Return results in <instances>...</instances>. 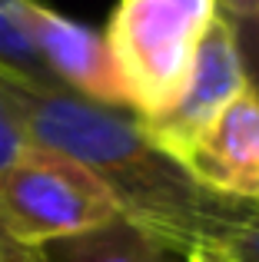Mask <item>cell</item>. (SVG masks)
<instances>
[{
    "label": "cell",
    "mask_w": 259,
    "mask_h": 262,
    "mask_svg": "<svg viewBox=\"0 0 259 262\" xmlns=\"http://www.w3.org/2000/svg\"><path fill=\"white\" fill-rule=\"evenodd\" d=\"M30 149H37V146L30 143V136H27L24 120H20L10 93H7L4 83H0V169L13 166L17 160H24Z\"/></svg>",
    "instance_id": "obj_8"
},
{
    "label": "cell",
    "mask_w": 259,
    "mask_h": 262,
    "mask_svg": "<svg viewBox=\"0 0 259 262\" xmlns=\"http://www.w3.org/2000/svg\"><path fill=\"white\" fill-rule=\"evenodd\" d=\"M183 262H243L236 256V249L220 236H209V239H200L193 243L186 252H183Z\"/></svg>",
    "instance_id": "obj_11"
},
{
    "label": "cell",
    "mask_w": 259,
    "mask_h": 262,
    "mask_svg": "<svg viewBox=\"0 0 259 262\" xmlns=\"http://www.w3.org/2000/svg\"><path fill=\"white\" fill-rule=\"evenodd\" d=\"M186 173L209 192L259 206V96L243 90L186 156Z\"/></svg>",
    "instance_id": "obj_6"
},
{
    "label": "cell",
    "mask_w": 259,
    "mask_h": 262,
    "mask_svg": "<svg viewBox=\"0 0 259 262\" xmlns=\"http://www.w3.org/2000/svg\"><path fill=\"white\" fill-rule=\"evenodd\" d=\"M0 83L10 93L33 146L80 163L117 199L120 216L166 239L176 252L209 236L226 239L259 206L233 203L186 173L123 106L87 100L73 90L33 80L0 63Z\"/></svg>",
    "instance_id": "obj_1"
},
{
    "label": "cell",
    "mask_w": 259,
    "mask_h": 262,
    "mask_svg": "<svg viewBox=\"0 0 259 262\" xmlns=\"http://www.w3.org/2000/svg\"><path fill=\"white\" fill-rule=\"evenodd\" d=\"M246 90V73L236 50L233 20L226 13H216L206 37L196 47L189 77L180 96L156 116H140V126L156 146L176 163H186L193 146L203 140L213 120Z\"/></svg>",
    "instance_id": "obj_4"
},
{
    "label": "cell",
    "mask_w": 259,
    "mask_h": 262,
    "mask_svg": "<svg viewBox=\"0 0 259 262\" xmlns=\"http://www.w3.org/2000/svg\"><path fill=\"white\" fill-rule=\"evenodd\" d=\"M47 262H176L183 259L166 239L140 223L117 216L113 223L44 246Z\"/></svg>",
    "instance_id": "obj_7"
},
{
    "label": "cell",
    "mask_w": 259,
    "mask_h": 262,
    "mask_svg": "<svg viewBox=\"0 0 259 262\" xmlns=\"http://www.w3.org/2000/svg\"><path fill=\"white\" fill-rule=\"evenodd\" d=\"M236 33V50L243 60L246 86L259 96V17H229Z\"/></svg>",
    "instance_id": "obj_9"
},
{
    "label": "cell",
    "mask_w": 259,
    "mask_h": 262,
    "mask_svg": "<svg viewBox=\"0 0 259 262\" xmlns=\"http://www.w3.org/2000/svg\"><path fill=\"white\" fill-rule=\"evenodd\" d=\"M120 216L117 199L80 163L50 149H30L0 169V232L13 243L44 246L106 226Z\"/></svg>",
    "instance_id": "obj_3"
},
{
    "label": "cell",
    "mask_w": 259,
    "mask_h": 262,
    "mask_svg": "<svg viewBox=\"0 0 259 262\" xmlns=\"http://www.w3.org/2000/svg\"><path fill=\"white\" fill-rule=\"evenodd\" d=\"M226 243L236 249V256L243 262H259V209H253L233 232H229Z\"/></svg>",
    "instance_id": "obj_10"
},
{
    "label": "cell",
    "mask_w": 259,
    "mask_h": 262,
    "mask_svg": "<svg viewBox=\"0 0 259 262\" xmlns=\"http://www.w3.org/2000/svg\"><path fill=\"white\" fill-rule=\"evenodd\" d=\"M0 262H47V256H44V249H37V246L13 243L10 236L0 232Z\"/></svg>",
    "instance_id": "obj_12"
},
{
    "label": "cell",
    "mask_w": 259,
    "mask_h": 262,
    "mask_svg": "<svg viewBox=\"0 0 259 262\" xmlns=\"http://www.w3.org/2000/svg\"><path fill=\"white\" fill-rule=\"evenodd\" d=\"M216 13V0H117L103 40L136 116H156L180 96Z\"/></svg>",
    "instance_id": "obj_2"
},
{
    "label": "cell",
    "mask_w": 259,
    "mask_h": 262,
    "mask_svg": "<svg viewBox=\"0 0 259 262\" xmlns=\"http://www.w3.org/2000/svg\"><path fill=\"white\" fill-rule=\"evenodd\" d=\"M216 7L226 17H259V0H216Z\"/></svg>",
    "instance_id": "obj_13"
},
{
    "label": "cell",
    "mask_w": 259,
    "mask_h": 262,
    "mask_svg": "<svg viewBox=\"0 0 259 262\" xmlns=\"http://www.w3.org/2000/svg\"><path fill=\"white\" fill-rule=\"evenodd\" d=\"M20 20H24L47 73L60 86L73 90L87 100L106 103V106L130 110L123 80L117 73V63L110 57L103 33L63 17L53 7L40 4V0H24L20 4Z\"/></svg>",
    "instance_id": "obj_5"
}]
</instances>
